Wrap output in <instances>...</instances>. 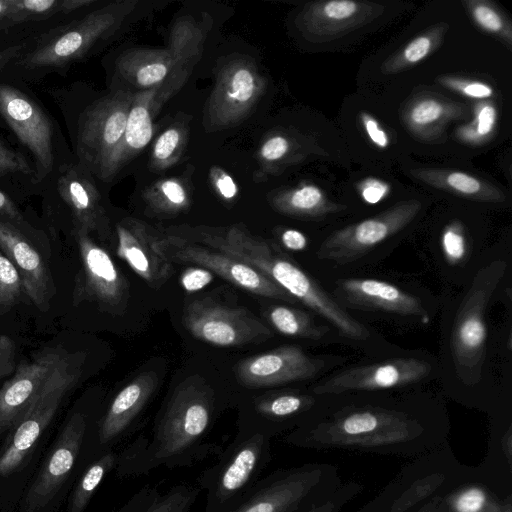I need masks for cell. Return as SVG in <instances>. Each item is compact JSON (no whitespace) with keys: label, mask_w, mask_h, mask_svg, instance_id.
Returning <instances> with one entry per match:
<instances>
[{"label":"cell","mask_w":512,"mask_h":512,"mask_svg":"<svg viewBox=\"0 0 512 512\" xmlns=\"http://www.w3.org/2000/svg\"><path fill=\"white\" fill-rule=\"evenodd\" d=\"M213 390L196 378L179 384L155 420L150 435L140 434L118 453L116 471L129 478L159 467L192 466L223 448L206 442L216 416Z\"/></svg>","instance_id":"1"},{"label":"cell","mask_w":512,"mask_h":512,"mask_svg":"<svg viewBox=\"0 0 512 512\" xmlns=\"http://www.w3.org/2000/svg\"><path fill=\"white\" fill-rule=\"evenodd\" d=\"M427 432L420 419L402 409L348 406L303 421L284 441L301 448L408 454L433 445Z\"/></svg>","instance_id":"2"},{"label":"cell","mask_w":512,"mask_h":512,"mask_svg":"<svg viewBox=\"0 0 512 512\" xmlns=\"http://www.w3.org/2000/svg\"><path fill=\"white\" fill-rule=\"evenodd\" d=\"M135 0L110 2L84 17L50 29L40 35L30 49L14 61L28 75L48 73L64 75L72 64L86 58L96 46L108 39L135 10Z\"/></svg>","instance_id":"3"},{"label":"cell","mask_w":512,"mask_h":512,"mask_svg":"<svg viewBox=\"0 0 512 512\" xmlns=\"http://www.w3.org/2000/svg\"><path fill=\"white\" fill-rule=\"evenodd\" d=\"M271 461V438L239 430L217 461L203 470L197 486L205 491L204 512H227L260 480Z\"/></svg>","instance_id":"4"},{"label":"cell","mask_w":512,"mask_h":512,"mask_svg":"<svg viewBox=\"0 0 512 512\" xmlns=\"http://www.w3.org/2000/svg\"><path fill=\"white\" fill-rule=\"evenodd\" d=\"M204 39L205 31L192 18H180L172 27L167 48L126 50L118 57L116 70L135 92L186 82L201 56Z\"/></svg>","instance_id":"5"},{"label":"cell","mask_w":512,"mask_h":512,"mask_svg":"<svg viewBox=\"0 0 512 512\" xmlns=\"http://www.w3.org/2000/svg\"><path fill=\"white\" fill-rule=\"evenodd\" d=\"M336 475L333 467L324 464L273 471L227 512H305L338 489Z\"/></svg>","instance_id":"6"},{"label":"cell","mask_w":512,"mask_h":512,"mask_svg":"<svg viewBox=\"0 0 512 512\" xmlns=\"http://www.w3.org/2000/svg\"><path fill=\"white\" fill-rule=\"evenodd\" d=\"M507 269L504 260H494L481 268L457 312L451 333V354L464 380L478 378L486 353L488 303Z\"/></svg>","instance_id":"7"},{"label":"cell","mask_w":512,"mask_h":512,"mask_svg":"<svg viewBox=\"0 0 512 512\" xmlns=\"http://www.w3.org/2000/svg\"><path fill=\"white\" fill-rule=\"evenodd\" d=\"M134 96L130 89L113 90L78 116L71 136L76 160L94 177L123 136Z\"/></svg>","instance_id":"8"},{"label":"cell","mask_w":512,"mask_h":512,"mask_svg":"<svg viewBox=\"0 0 512 512\" xmlns=\"http://www.w3.org/2000/svg\"><path fill=\"white\" fill-rule=\"evenodd\" d=\"M0 116L34 160V184H42L56 171V125L29 94L0 83Z\"/></svg>","instance_id":"9"},{"label":"cell","mask_w":512,"mask_h":512,"mask_svg":"<svg viewBox=\"0 0 512 512\" xmlns=\"http://www.w3.org/2000/svg\"><path fill=\"white\" fill-rule=\"evenodd\" d=\"M266 86L265 77L252 59L231 57L216 72L203 118L206 129L217 131L240 124L261 99Z\"/></svg>","instance_id":"10"},{"label":"cell","mask_w":512,"mask_h":512,"mask_svg":"<svg viewBox=\"0 0 512 512\" xmlns=\"http://www.w3.org/2000/svg\"><path fill=\"white\" fill-rule=\"evenodd\" d=\"M83 356L81 353H77L64 358L17 423L11 442L0 457L1 475H9L18 468L48 426L62 399L78 381L81 375Z\"/></svg>","instance_id":"11"},{"label":"cell","mask_w":512,"mask_h":512,"mask_svg":"<svg viewBox=\"0 0 512 512\" xmlns=\"http://www.w3.org/2000/svg\"><path fill=\"white\" fill-rule=\"evenodd\" d=\"M157 249L172 264H194L249 293L291 304L297 302L262 273L219 250L170 234H159Z\"/></svg>","instance_id":"12"},{"label":"cell","mask_w":512,"mask_h":512,"mask_svg":"<svg viewBox=\"0 0 512 512\" xmlns=\"http://www.w3.org/2000/svg\"><path fill=\"white\" fill-rule=\"evenodd\" d=\"M183 323L198 340L221 347L259 343L273 336L249 310L209 298L190 302L183 311Z\"/></svg>","instance_id":"13"},{"label":"cell","mask_w":512,"mask_h":512,"mask_svg":"<svg viewBox=\"0 0 512 512\" xmlns=\"http://www.w3.org/2000/svg\"><path fill=\"white\" fill-rule=\"evenodd\" d=\"M421 208L417 199L400 201L377 215L336 230L322 242L317 257L351 262L405 228Z\"/></svg>","instance_id":"14"},{"label":"cell","mask_w":512,"mask_h":512,"mask_svg":"<svg viewBox=\"0 0 512 512\" xmlns=\"http://www.w3.org/2000/svg\"><path fill=\"white\" fill-rule=\"evenodd\" d=\"M73 233L82 265L75 295L96 302L106 312L121 314L129 297L126 278L109 253L87 231L73 228Z\"/></svg>","instance_id":"15"},{"label":"cell","mask_w":512,"mask_h":512,"mask_svg":"<svg viewBox=\"0 0 512 512\" xmlns=\"http://www.w3.org/2000/svg\"><path fill=\"white\" fill-rule=\"evenodd\" d=\"M184 83L173 81L154 89L135 92L123 136L95 178L104 182L112 181L125 165L141 153L154 135V119L161 107Z\"/></svg>","instance_id":"16"},{"label":"cell","mask_w":512,"mask_h":512,"mask_svg":"<svg viewBox=\"0 0 512 512\" xmlns=\"http://www.w3.org/2000/svg\"><path fill=\"white\" fill-rule=\"evenodd\" d=\"M384 10V5L368 1H316L300 10L295 23L306 40L328 43L373 23Z\"/></svg>","instance_id":"17"},{"label":"cell","mask_w":512,"mask_h":512,"mask_svg":"<svg viewBox=\"0 0 512 512\" xmlns=\"http://www.w3.org/2000/svg\"><path fill=\"white\" fill-rule=\"evenodd\" d=\"M56 192L72 215L74 228L96 233L103 241L112 236L110 219L94 175L77 160L61 164L54 172Z\"/></svg>","instance_id":"18"},{"label":"cell","mask_w":512,"mask_h":512,"mask_svg":"<svg viewBox=\"0 0 512 512\" xmlns=\"http://www.w3.org/2000/svg\"><path fill=\"white\" fill-rule=\"evenodd\" d=\"M431 372L429 362L418 358H395L345 369L313 388L314 395L340 394L354 390L389 389L417 383Z\"/></svg>","instance_id":"19"},{"label":"cell","mask_w":512,"mask_h":512,"mask_svg":"<svg viewBox=\"0 0 512 512\" xmlns=\"http://www.w3.org/2000/svg\"><path fill=\"white\" fill-rule=\"evenodd\" d=\"M323 365L300 347L284 345L240 361L235 374L242 386L259 389L311 379Z\"/></svg>","instance_id":"20"},{"label":"cell","mask_w":512,"mask_h":512,"mask_svg":"<svg viewBox=\"0 0 512 512\" xmlns=\"http://www.w3.org/2000/svg\"><path fill=\"white\" fill-rule=\"evenodd\" d=\"M87 430L84 414L74 413L61 431L26 500V509L33 512L47 505L58 492L71 471L81 450Z\"/></svg>","instance_id":"21"},{"label":"cell","mask_w":512,"mask_h":512,"mask_svg":"<svg viewBox=\"0 0 512 512\" xmlns=\"http://www.w3.org/2000/svg\"><path fill=\"white\" fill-rule=\"evenodd\" d=\"M115 230L117 255L149 286L160 288L171 276L173 267L157 249L159 234L135 218L121 220Z\"/></svg>","instance_id":"22"},{"label":"cell","mask_w":512,"mask_h":512,"mask_svg":"<svg viewBox=\"0 0 512 512\" xmlns=\"http://www.w3.org/2000/svg\"><path fill=\"white\" fill-rule=\"evenodd\" d=\"M66 356L52 349L18 367L0 388V429L21 420Z\"/></svg>","instance_id":"23"},{"label":"cell","mask_w":512,"mask_h":512,"mask_svg":"<svg viewBox=\"0 0 512 512\" xmlns=\"http://www.w3.org/2000/svg\"><path fill=\"white\" fill-rule=\"evenodd\" d=\"M17 224L0 217V251L17 269L23 292L39 308L47 307L54 294L49 269Z\"/></svg>","instance_id":"24"},{"label":"cell","mask_w":512,"mask_h":512,"mask_svg":"<svg viewBox=\"0 0 512 512\" xmlns=\"http://www.w3.org/2000/svg\"><path fill=\"white\" fill-rule=\"evenodd\" d=\"M154 373H143L126 384L113 398L97 430L101 454L132 432L133 426L156 390Z\"/></svg>","instance_id":"25"},{"label":"cell","mask_w":512,"mask_h":512,"mask_svg":"<svg viewBox=\"0 0 512 512\" xmlns=\"http://www.w3.org/2000/svg\"><path fill=\"white\" fill-rule=\"evenodd\" d=\"M344 301L353 307L428 318L419 298L394 284L371 278H347L338 282Z\"/></svg>","instance_id":"26"},{"label":"cell","mask_w":512,"mask_h":512,"mask_svg":"<svg viewBox=\"0 0 512 512\" xmlns=\"http://www.w3.org/2000/svg\"><path fill=\"white\" fill-rule=\"evenodd\" d=\"M312 395L281 392L256 398L251 405V417L239 430L260 433L272 438L283 430L301 424V417L315 406Z\"/></svg>","instance_id":"27"},{"label":"cell","mask_w":512,"mask_h":512,"mask_svg":"<svg viewBox=\"0 0 512 512\" xmlns=\"http://www.w3.org/2000/svg\"><path fill=\"white\" fill-rule=\"evenodd\" d=\"M468 106L436 95H419L403 108L401 118L416 138L432 142L443 136L445 128L469 115Z\"/></svg>","instance_id":"28"},{"label":"cell","mask_w":512,"mask_h":512,"mask_svg":"<svg viewBox=\"0 0 512 512\" xmlns=\"http://www.w3.org/2000/svg\"><path fill=\"white\" fill-rule=\"evenodd\" d=\"M417 180L439 190L469 200L502 203L506 200L505 193L497 186L466 172L418 168L410 171Z\"/></svg>","instance_id":"29"},{"label":"cell","mask_w":512,"mask_h":512,"mask_svg":"<svg viewBox=\"0 0 512 512\" xmlns=\"http://www.w3.org/2000/svg\"><path fill=\"white\" fill-rule=\"evenodd\" d=\"M201 489L180 483L163 491L156 485H145L134 493L117 512H190Z\"/></svg>","instance_id":"30"},{"label":"cell","mask_w":512,"mask_h":512,"mask_svg":"<svg viewBox=\"0 0 512 512\" xmlns=\"http://www.w3.org/2000/svg\"><path fill=\"white\" fill-rule=\"evenodd\" d=\"M269 201L279 213L301 219L320 218L345 209L329 200L321 188L311 183L280 190Z\"/></svg>","instance_id":"31"},{"label":"cell","mask_w":512,"mask_h":512,"mask_svg":"<svg viewBox=\"0 0 512 512\" xmlns=\"http://www.w3.org/2000/svg\"><path fill=\"white\" fill-rule=\"evenodd\" d=\"M303 152L298 140L282 131L269 133L261 141L257 152V168L253 174L255 182H263L279 175L285 168L301 159Z\"/></svg>","instance_id":"32"},{"label":"cell","mask_w":512,"mask_h":512,"mask_svg":"<svg viewBox=\"0 0 512 512\" xmlns=\"http://www.w3.org/2000/svg\"><path fill=\"white\" fill-rule=\"evenodd\" d=\"M146 214L153 217H173L189 209L190 184L185 178L169 177L153 182L142 194Z\"/></svg>","instance_id":"33"},{"label":"cell","mask_w":512,"mask_h":512,"mask_svg":"<svg viewBox=\"0 0 512 512\" xmlns=\"http://www.w3.org/2000/svg\"><path fill=\"white\" fill-rule=\"evenodd\" d=\"M448 28L447 23H438L425 29L388 57L381 65V72L397 74L419 64L441 45Z\"/></svg>","instance_id":"34"},{"label":"cell","mask_w":512,"mask_h":512,"mask_svg":"<svg viewBox=\"0 0 512 512\" xmlns=\"http://www.w3.org/2000/svg\"><path fill=\"white\" fill-rule=\"evenodd\" d=\"M267 319L279 333L286 336L318 340L328 331V327L318 325L308 313L284 305L271 307Z\"/></svg>","instance_id":"35"},{"label":"cell","mask_w":512,"mask_h":512,"mask_svg":"<svg viewBox=\"0 0 512 512\" xmlns=\"http://www.w3.org/2000/svg\"><path fill=\"white\" fill-rule=\"evenodd\" d=\"M94 3L95 0H12V25L66 15Z\"/></svg>","instance_id":"36"},{"label":"cell","mask_w":512,"mask_h":512,"mask_svg":"<svg viewBox=\"0 0 512 512\" xmlns=\"http://www.w3.org/2000/svg\"><path fill=\"white\" fill-rule=\"evenodd\" d=\"M187 120H177L166 128L155 140L150 158V167L155 171L166 170L182 157L188 141Z\"/></svg>","instance_id":"37"},{"label":"cell","mask_w":512,"mask_h":512,"mask_svg":"<svg viewBox=\"0 0 512 512\" xmlns=\"http://www.w3.org/2000/svg\"><path fill=\"white\" fill-rule=\"evenodd\" d=\"M462 3L471 20L479 29L499 39L509 49L511 48V22L493 2L488 0H465Z\"/></svg>","instance_id":"38"},{"label":"cell","mask_w":512,"mask_h":512,"mask_svg":"<svg viewBox=\"0 0 512 512\" xmlns=\"http://www.w3.org/2000/svg\"><path fill=\"white\" fill-rule=\"evenodd\" d=\"M118 453L114 450L98 456L86 469L72 494L69 512H83L105 476L116 467Z\"/></svg>","instance_id":"39"},{"label":"cell","mask_w":512,"mask_h":512,"mask_svg":"<svg viewBox=\"0 0 512 512\" xmlns=\"http://www.w3.org/2000/svg\"><path fill=\"white\" fill-rule=\"evenodd\" d=\"M497 108L490 102L481 100L473 108L472 120L460 125L456 137L463 143L479 146L493 136L497 124Z\"/></svg>","instance_id":"40"},{"label":"cell","mask_w":512,"mask_h":512,"mask_svg":"<svg viewBox=\"0 0 512 512\" xmlns=\"http://www.w3.org/2000/svg\"><path fill=\"white\" fill-rule=\"evenodd\" d=\"M22 292V280L17 269L0 251V313L16 304Z\"/></svg>","instance_id":"41"},{"label":"cell","mask_w":512,"mask_h":512,"mask_svg":"<svg viewBox=\"0 0 512 512\" xmlns=\"http://www.w3.org/2000/svg\"><path fill=\"white\" fill-rule=\"evenodd\" d=\"M493 503L487 491L478 486L463 488L448 499L452 512H489Z\"/></svg>","instance_id":"42"},{"label":"cell","mask_w":512,"mask_h":512,"mask_svg":"<svg viewBox=\"0 0 512 512\" xmlns=\"http://www.w3.org/2000/svg\"><path fill=\"white\" fill-rule=\"evenodd\" d=\"M440 242L443 255L449 264L456 265L464 260L467 254V239L460 221H452L444 227Z\"/></svg>","instance_id":"43"},{"label":"cell","mask_w":512,"mask_h":512,"mask_svg":"<svg viewBox=\"0 0 512 512\" xmlns=\"http://www.w3.org/2000/svg\"><path fill=\"white\" fill-rule=\"evenodd\" d=\"M437 81L447 89L472 99L484 100L494 94L491 85L477 79L444 75L439 77Z\"/></svg>","instance_id":"44"},{"label":"cell","mask_w":512,"mask_h":512,"mask_svg":"<svg viewBox=\"0 0 512 512\" xmlns=\"http://www.w3.org/2000/svg\"><path fill=\"white\" fill-rule=\"evenodd\" d=\"M440 475H431L415 482L414 486L399 497L390 512H405L407 509L430 495L440 484Z\"/></svg>","instance_id":"45"},{"label":"cell","mask_w":512,"mask_h":512,"mask_svg":"<svg viewBox=\"0 0 512 512\" xmlns=\"http://www.w3.org/2000/svg\"><path fill=\"white\" fill-rule=\"evenodd\" d=\"M18 174L33 178L34 169L23 154L11 149L0 139V177Z\"/></svg>","instance_id":"46"},{"label":"cell","mask_w":512,"mask_h":512,"mask_svg":"<svg viewBox=\"0 0 512 512\" xmlns=\"http://www.w3.org/2000/svg\"><path fill=\"white\" fill-rule=\"evenodd\" d=\"M209 180L214 192L224 202H233L239 194L237 182L222 167L211 166Z\"/></svg>","instance_id":"47"},{"label":"cell","mask_w":512,"mask_h":512,"mask_svg":"<svg viewBox=\"0 0 512 512\" xmlns=\"http://www.w3.org/2000/svg\"><path fill=\"white\" fill-rule=\"evenodd\" d=\"M359 491L360 488L357 484L349 483L346 486L338 488L325 501L305 512H338Z\"/></svg>","instance_id":"48"},{"label":"cell","mask_w":512,"mask_h":512,"mask_svg":"<svg viewBox=\"0 0 512 512\" xmlns=\"http://www.w3.org/2000/svg\"><path fill=\"white\" fill-rule=\"evenodd\" d=\"M214 279V274L200 266L187 267L181 274L180 284L182 288L193 293L203 289Z\"/></svg>","instance_id":"49"},{"label":"cell","mask_w":512,"mask_h":512,"mask_svg":"<svg viewBox=\"0 0 512 512\" xmlns=\"http://www.w3.org/2000/svg\"><path fill=\"white\" fill-rule=\"evenodd\" d=\"M360 121L366 135L374 145L380 149H386L390 145L387 132L376 118L367 112H361Z\"/></svg>","instance_id":"50"},{"label":"cell","mask_w":512,"mask_h":512,"mask_svg":"<svg viewBox=\"0 0 512 512\" xmlns=\"http://www.w3.org/2000/svg\"><path fill=\"white\" fill-rule=\"evenodd\" d=\"M358 190L367 203L375 204L388 195L390 186L380 179L369 177L358 184Z\"/></svg>","instance_id":"51"},{"label":"cell","mask_w":512,"mask_h":512,"mask_svg":"<svg viewBox=\"0 0 512 512\" xmlns=\"http://www.w3.org/2000/svg\"><path fill=\"white\" fill-rule=\"evenodd\" d=\"M0 217L24 227L25 220L19 208L10 196L0 190Z\"/></svg>","instance_id":"52"},{"label":"cell","mask_w":512,"mask_h":512,"mask_svg":"<svg viewBox=\"0 0 512 512\" xmlns=\"http://www.w3.org/2000/svg\"><path fill=\"white\" fill-rule=\"evenodd\" d=\"M280 241L291 251H302L307 247V237L296 229H285L280 234Z\"/></svg>","instance_id":"53"},{"label":"cell","mask_w":512,"mask_h":512,"mask_svg":"<svg viewBox=\"0 0 512 512\" xmlns=\"http://www.w3.org/2000/svg\"><path fill=\"white\" fill-rule=\"evenodd\" d=\"M25 44H15L0 50V73L13 63L26 49Z\"/></svg>","instance_id":"54"},{"label":"cell","mask_w":512,"mask_h":512,"mask_svg":"<svg viewBox=\"0 0 512 512\" xmlns=\"http://www.w3.org/2000/svg\"><path fill=\"white\" fill-rule=\"evenodd\" d=\"M11 17L12 0H0V32L13 27Z\"/></svg>","instance_id":"55"},{"label":"cell","mask_w":512,"mask_h":512,"mask_svg":"<svg viewBox=\"0 0 512 512\" xmlns=\"http://www.w3.org/2000/svg\"><path fill=\"white\" fill-rule=\"evenodd\" d=\"M511 428L509 427L506 434L503 437L502 445L503 451L509 464H511L512 458V435Z\"/></svg>","instance_id":"56"},{"label":"cell","mask_w":512,"mask_h":512,"mask_svg":"<svg viewBox=\"0 0 512 512\" xmlns=\"http://www.w3.org/2000/svg\"><path fill=\"white\" fill-rule=\"evenodd\" d=\"M441 505L442 499L440 497H435L416 512H439Z\"/></svg>","instance_id":"57"},{"label":"cell","mask_w":512,"mask_h":512,"mask_svg":"<svg viewBox=\"0 0 512 512\" xmlns=\"http://www.w3.org/2000/svg\"><path fill=\"white\" fill-rule=\"evenodd\" d=\"M511 506L510 498H508L504 504L500 505L499 512H512Z\"/></svg>","instance_id":"58"},{"label":"cell","mask_w":512,"mask_h":512,"mask_svg":"<svg viewBox=\"0 0 512 512\" xmlns=\"http://www.w3.org/2000/svg\"><path fill=\"white\" fill-rule=\"evenodd\" d=\"M500 504L494 502L489 510V512H499Z\"/></svg>","instance_id":"59"},{"label":"cell","mask_w":512,"mask_h":512,"mask_svg":"<svg viewBox=\"0 0 512 512\" xmlns=\"http://www.w3.org/2000/svg\"><path fill=\"white\" fill-rule=\"evenodd\" d=\"M7 338L0 337V344L3 343Z\"/></svg>","instance_id":"60"}]
</instances>
